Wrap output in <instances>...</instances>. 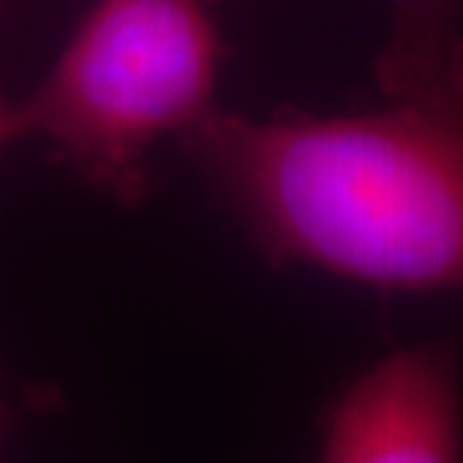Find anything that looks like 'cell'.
<instances>
[{"label":"cell","instance_id":"obj_1","mask_svg":"<svg viewBox=\"0 0 463 463\" xmlns=\"http://www.w3.org/2000/svg\"><path fill=\"white\" fill-rule=\"evenodd\" d=\"M358 112L217 109L181 142L274 265L463 295V15L401 4Z\"/></svg>","mask_w":463,"mask_h":463},{"label":"cell","instance_id":"obj_2","mask_svg":"<svg viewBox=\"0 0 463 463\" xmlns=\"http://www.w3.org/2000/svg\"><path fill=\"white\" fill-rule=\"evenodd\" d=\"M226 40L196 0L88 6L36 88L18 103L22 138L118 205H142L154 154L217 112Z\"/></svg>","mask_w":463,"mask_h":463},{"label":"cell","instance_id":"obj_3","mask_svg":"<svg viewBox=\"0 0 463 463\" xmlns=\"http://www.w3.org/2000/svg\"><path fill=\"white\" fill-rule=\"evenodd\" d=\"M317 463H463V379L446 344L385 352L328 406Z\"/></svg>","mask_w":463,"mask_h":463},{"label":"cell","instance_id":"obj_4","mask_svg":"<svg viewBox=\"0 0 463 463\" xmlns=\"http://www.w3.org/2000/svg\"><path fill=\"white\" fill-rule=\"evenodd\" d=\"M22 138V118H18V103H13L4 90H0V151Z\"/></svg>","mask_w":463,"mask_h":463}]
</instances>
